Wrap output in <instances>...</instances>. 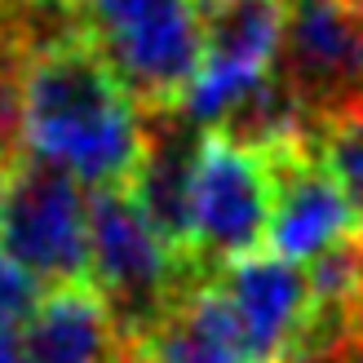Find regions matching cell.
Wrapping results in <instances>:
<instances>
[{"mask_svg": "<svg viewBox=\"0 0 363 363\" xmlns=\"http://www.w3.org/2000/svg\"><path fill=\"white\" fill-rule=\"evenodd\" d=\"M18 151L89 191L129 186L147 155V116L80 27L45 35L18 71Z\"/></svg>", "mask_w": 363, "mask_h": 363, "instance_id": "cell-1", "label": "cell"}, {"mask_svg": "<svg viewBox=\"0 0 363 363\" xmlns=\"http://www.w3.org/2000/svg\"><path fill=\"white\" fill-rule=\"evenodd\" d=\"M71 13L142 116L182 111L204 62L199 0H80Z\"/></svg>", "mask_w": 363, "mask_h": 363, "instance_id": "cell-2", "label": "cell"}, {"mask_svg": "<svg viewBox=\"0 0 363 363\" xmlns=\"http://www.w3.org/2000/svg\"><path fill=\"white\" fill-rule=\"evenodd\" d=\"M84 204H89V284L106 297L124 337H142L208 270L160 240L129 186L89 191Z\"/></svg>", "mask_w": 363, "mask_h": 363, "instance_id": "cell-3", "label": "cell"}, {"mask_svg": "<svg viewBox=\"0 0 363 363\" xmlns=\"http://www.w3.org/2000/svg\"><path fill=\"white\" fill-rule=\"evenodd\" d=\"M270 155L262 147L235 142L217 129L199 133L191 164V257L217 270L266 248L270 226Z\"/></svg>", "mask_w": 363, "mask_h": 363, "instance_id": "cell-4", "label": "cell"}, {"mask_svg": "<svg viewBox=\"0 0 363 363\" xmlns=\"http://www.w3.org/2000/svg\"><path fill=\"white\" fill-rule=\"evenodd\" d=\"M0 248L45 288L89 279L84 186L18 151L0 195Z\"/></svg>", "mask_w": 363, "mask_h": 363, "instance_id": "cell-5", "label": "cell"}, {"mask_svg": "<svg viewBox=\"0 0 363 363\" xmlns=\"http://www.w3.org/2000/svg\"><path fill=\"white\" fill-rule=\"evenodd\" d=\"M279 80L306 124L363 102V5L359 0H288Z\"/></svg>", "mask_w": 363, "mask_h": 363, "instance_id": "cell-6", "label": "cell"}, {"mask_svg": "<svg viewBox=\"0 0 363 363\" xmlns=\"http://www.w3.org/2000/svg\"><path fill=\"white\" fill-rule=\"evenodd\" d=\"M244 363H297L315 328V288L306 266L252 252L208 270Z\"/></svg>", "mask_w": 363, "mask_h": 363, "instance_id": "cell-7", "label": "cell"}, {"mask_svg": "<svg viewBox=\"0 0 363 363\" xmlns=\"http://www.w3.org/2000/svg\"><path fill=\"white\" fill-rule=\"evenodd\" d=\"M262 151L270 155V182H275L266 252H275L293 266H315L319 257L359 240L363 213L337 186V177L323 169L311 133L275 142V147Z\"/></svg>", "mask_w": 363, "mask_h": 363, "instance_id": "cell-8", "label": "cell"}, {"mask_svg": "<svg viewBox=\"0 0 363 363\" xmlns=\"http://www.w3.org/2000/svg\"><path fill=\"white\" fill-rule=\"evenodd\" d=\"M27 363H120L129 337L89 279L40 288L18 328Z\"/></svg>", "mask_w": 363, "mask_h": 363, "instance_id": "cell-9", "label": "cell"}, {"mask_svg": "<svg viewBox=\"0 0 363 363\" xmlns=\"http://www.w3.org/2000/svg\"><path fill=\"white\" fill-rule=\"evenodd\" d=\"M315 151L323 160V169L337 177V186L354 199V208L363 213V102L346 106L328 120H319L315 129Z\"/></svg>", "mask_w": 363, "mask_h": 363, "instance_id": "cell-10", "label": "cell"}, {"mask_svg": "<svg viewBox=\"0 0 363 363\" xmlns=\"http://www.w3.org/2000/svg\"><path fill=\"white\" fill-rule=\"evenodd\" d=\"M76 23L67 0H0V27L23 31L27 40H40L49 31H62Z\"/></svg>", "mask_w": 363, "mask_h": 363, "instance_id": "cell-11", "label": "cell"}, {"mask_svg": "<svg viewBox=\"0 0 363 363\" xmlns=\"http://www.w3.org/2000/svg\"><path fill=\"white\" fill-rule=\"evenodd\" d=\"M35 297H40V284L0 248V328H23Z\"/></svg>", "mask_w": 363, "mask_h": 363, "instance_id": "cell-12", "label": "cell"}, {"mask_svg": "<svg viewBox=\"0 0 363 363\" xmlns=\"http://www.w3.org/2000/svg\"><path fill=\"white\" fill-rule=\"evenodd\" d=\"M13 147H5V142H0V195H5V177H9V164H13Z\"/></svg>", "mask_w": 363, "mask_h": 363, "instance_id": "cell-13", "label": "cell"}, {"mask_svg": "<svg viewBox=\"0 0 363 363\" xmlns=\"http://www.w3.org/2000/svg\"><path fill=\"white\" fill-rule=\"evenodd\" d=\"M67 5H71V9H76V5H80V0H67Z\"/></svg>", "mask_w": 363, "mask_h": 363, "instance_id": "cell-14", "label": "cell"}, {"mask_svg": "<svg viewBox=\"0 0 363 363\" xmlns=\"http://www.w3.org/2000/svg\"><path fill=\"white\" fill-rule=\"evenodd\" d=\"M204 5H213V0H199V9H204Z\"/></svg>", "mask_w": 363, "mask_h": 363, "instance_id": "cell-15", "label": "cell"}, {"mask_svg": "<svg viewBox=\"0 0 363 363\" xmlns=\"http://www.w3.org/2000/svg\"><path fill=\"white\" fill-rule=\"evenodd\" d=\"M359 5H363V0H359Z\"/></svg>", "mask_w": 363, "mask_h": 363, "instance_id": "cell-16", "label": "cell"}]
</instances>
